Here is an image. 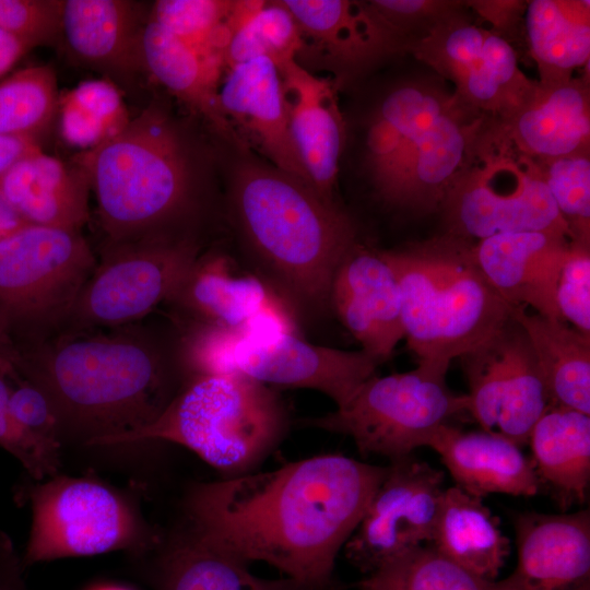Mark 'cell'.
I'll return each instance as SVG.
<instances>
[{
	"label": "cell",
	"instance_id": "1",
	"mask_svg": "<svg viewBox=\"0 0 590 590\" xmlns=\"http://www.w3.org/2000/svg\"><path fill=\"white\" fill-rule=\"evenodd\" d=\"M387 471L388 465L321 455L199 483L187 497L188 522L243 562L267 563L322 590L333 582L335 558Z\"/></svg>",
	"mask_w": 590,
	"mask_h": 590
},
{
	"label": "cell",
	"instance_id": "2",
	"mask_svg": "<svg viewBox=\"0 0 590 590\" xmlns=\"http://www.w3.org/2000/svg\"><path fill=\"white\" fill-rule=\"evenodd\" d=\"M8 359L48 397L62 444L111 446L154 422L185 382L177 343L138 322L62 329L12 345Z\"/></svg>",
	"mask_w": 590,
	"mask_h": 590
},
{
	"label": "cell",
	"instance_id": "3",
	"mask_svg": "<svg viewBox=\"0 0 590 590\" xmlns=\"http://www.w3.org/2000/svg\"><path fill=\"white\" fill-rule=\"evenodd\" d=\"M489 121L437 80L398 83L367 122L365 166L377 196L412 214L440 212L481 160Z\"/></svg>",
	"mask_w": 590,
	"mask_h": 590
},
{
	"label": "cell",
	"instance_id": "4",
	"mask_svg": "<svg viewBox=\"0 0 590 590\" xmlns=\"http://www.w3.org/2000/svg\"><path fill=\"white\" fill-rule=\"evenodd\" d=\"M231 201L262 278L296 310H324L334 273L356 244L350 216L299 179L252 162L235 168Z\"/></svg>",
	"mask_w": 590,
	"mask_h": 590
},
{
	"label": "cell",
	"instance_id": "5",
	"mask_svg": "<svg viewBox=\"0 0 590 590\" xmlns=\"http://www.w3.org/2000/svg\"><path fill=\"white\" fill-rule=\"evenodd\" d=\"M469 241L442 234L381 250L401 295L404 339L418 363L449 368L512 316L477 266Z\"/></svg>",
	"mask_w": 590,
	"mask_h": 590
},
{
	"label": "cell",
	"instance_id": "6",
	"mask_svg": "<svg viewBox=\"0 0 590 590\" xmlns=\"http://www.w3.org/2000/svg\"><path fill=\"white\" fill-rule=\"evenodd\" d=\"M93 188L108 246L163 236L191 197L184 143L167 116L145 109L79 158Z\"/></svg>",
	"mask_w": 590,
	"mask_h": 590
},
{
	"label": "cell",
	"instance_id": "7",
	"mask_svg": "<svg viewBox=\"0 0 590 590\" xmlns=\"http://www.w3.org/2000/svg\"><path fill=\"white\" fill-rule=\"evenodd\" d=\"M286 428L284 403L269 386L240 374L204 375L187 378L154 422L111 446L174 442L232 477L249 473Z\"/></svg>",
	"mask_w": 590,
	"mask_h": 590
},
{
	"label": "cell",
	"instance_id": "8",
	"mask_svg": "<svg viewBox=\"0 0 590 590\" xmlns=\"http://www.w3.org/2000/svg\"><path fill=\"white\" fill-rule=\"evenodd\" d=\"M20 498L32 512L21 556L24 569L38 563L114 551H126L139 558L162 538L145 520L134 497L98 480L59 473L25 484Z\"/></svg>",
	"mask_w": 590,
	"mask_h": 590
},
{
	"label": "cell",
	"instance_id": "9",
	"mask_svg": "<svg viewBox=\"0 0 590 590\" xmlns=\"http://www.w3.org/2000/svg\"><path fill=\"white\" fill-rule=\"evenodd\" d=\"M95 256L80 234L22 223L0 238V327L13 346L62 328Z\"/></svg>",
	"mask_w": 590,
	"mask_h": 590
},
{
	"label": "cell",
	"instance_id": "10",
	"mask_svg": "<svg viewBox=\"0 0 590 590\" xmlns=\"http://www.w3.org/2000/svg\"><path fill=\"white\" fill-rule=\"evenodd\" d=\"M448 368L418 363L415 369L366 380L342 406L307 425L351 437L363 455L396 461L426 447L433 434L463 413L467 393L447 385Z\"/></svg>",
	"mask_w": 590,
	"mask_h": 590
},
{
	"label": "cell",
	"instance_id": "11",
	"mask_svg": "<svg viewBox=\"0 0 590 590\" xmlns=\"http://www.w3.org/2000/svg\"><path fill=\"white\" fill-rule=\"evenodd\" d=\"M199 251L193 239L169 235L107 246L60 330L139 322L168 303Z\"/></svg>",
	"mask_w": 590,
	"mask_h": 590
},
{
	"label": "cell",
	"instance_id": "12",
	"mask_svg": "<svg viewBox=\"0 0 590 590\" xmlns=\"http://www.w3.org/2000/svg\"><path fill=\"white\" fill-rule=\"evenodd\" d=\"M445 234L471 244L506 233L569 229L533 163L485 153L445 200Z\"/></svg>",
	"mask_w": 590,
	"mask_h": 590
},
{
	"label": "cell",
	"instance_id": "13",
	"mask_svg": "<svg viewBox=\"0 0 590 590\" xmlns=\"http://www.w3.org/2000/svg\"><path fill=\"white\" fill-rule=\"evenodd\" d=\"M463 5L438 22L409 52L455 84V95L494 121L510 117L536 83L521 71L510 42L471 22Z\"/></svg>",
	"mask_w": 590,
	"mask_h": 590
},
{
	"label": "cell",
	"instance_id": "14",
	"mask_svg": "<svg viewBox=\"0 0 590 590\" xmlns=\"http://www.w3.org/2000/svg\"><path fill=\"white\" fill-rule=\"evenodd\" d=\"M469 386V414L486 432L519 447L552 405L530 340L514 316L459 357Z\"/></svg>",
	"mask_w": 590,
	"mask_h": 590
},
{
	"label": "cell",
	"instance_id": "15",
	"mask_svg": "<svg viewBox=\"0 0 590 590\" xmlns=\"http://www.w3.org/2000/svg\"><path fill=\"white\" fill-rule=\"evenodd\" d=\"M390 462L343 547L365 575L430 542L445 491L444 473L429 463L412 455Z\"/></svg>",
	"mask_w": 590,
	"mask_h": 590
},
{
	"label": "cell",
	"instance_id": "16",
	"mask_svg": "<svg viewBox=\"0 0 590 590\" xmlns=\"http://www.w3.org/2000/svg\"><path fill=\"white\" fill-rule=\"evenodd\" d=\"M590 144V93L586 78L541 84L510 117L492 120L488 152L530 161L587 154Z\"/></svg>",
	"mask_w": 590,
	"mask_h": 590
},
{
	"label": "cell",
	"instance_id": "17",
	"mask_svg": "<svg viewBox=\"0 0 590 590\" xmlns=\"http://www.w3.org/2000/svg\"><path fill=\"white\" fill-rule=\"evenodd\" d=\"M379 364L363 350L315 345L298 334L267 342H250L243 338L234 358L236 374L267 386L320 391L337 408L345 404L366 380L376 375Z\"/></svg>",
	"mask_w": 590,
	"mask_h": 590
},
{
	"label": "cell",
	"instance_id": "18",
	"mask_svg": "<svg viewBox=\"0 0 590 590\" xmlns=\"http://www.w3.org/2000/svg\"><path fill=\"white\" fill-rule=\"evenodd\" d=\"M330 304L363 351L380 364L404 339L397 275L381 250L357 243L339 264Z\"/></svg>",
	"mask_w": 590,
	"mask_h": 590
},
{
	"label": "cell",
	"instance_id": "19",
	"mask_svg": "<svg viewBox=\"0 0 590 590\" xmlns=\"http://www.w3.org/2000/svg\"><path fill=\"white\" fill-rule=\"evenodd\" d=\"M217 94L223 114L247 146L312 189L292 140L279 68L268 58L239 63L225 72Z\"/></svg>",
	"mask_w": 590,
	"mask_h": 590
},
{
	"label": "cell",
	"instance_id": "20",
	"mask_svg": "<svg viewBox=\"0 0 590 590\" xmlns=\"http://www.w3.org/2000/svg\"><path fill=\"white\" fill-rule=\"evenodd\" d=\"M570 245L565 233L535 231L495 235L474 243L472 250L481 271L505 302L563 320L556 287Z\"/></svg>",
	"mask_w": 590,
	"mask_h": 590
},
{
	"label": "cell",
	"instance_id": "21",
	"mask_svg": "<svg viewBox=\"0 0 590 590\" xmlns=\"http://www.w3.org/2000/svg\"><path fill=\"white\" fill-rule=\"evenodd\" d=\"M518 562L507 590H590V512L517 514Z\"/></svg>",
	"mask_w": 590,
	"mask_h": 590
},
{
	"label": "cell",
	"instance_id": "22",
	"mask_svg": "<svg viewBox=\"0 0 590 590\" xmlns=\"http://www.w3.org/2000/svg\"><path fill=\"white\" fill-rule=\"evenodd\" d=\"M290 131L312 189L334 203L333 189L345 140L335 84L297 60L279 67Z\"/></svg>",
	"mask_w": 590,
	"mask_h": 590
},
{
	"label": "cell",
	"instance_id": "23",
	"mask_svg": "<svg viewBox=\"0 0 590 590\" xmlns=\"http://www.w3.org/2000/svg\"><path fill=\"white\" fill-rule=\"evenodd\" d=\"M154 590H312L293 579H266L188 521L134 559Z\"/></svg>",
	"mask_w": 590,
	"mask_h": 590
},
{
	"label": "cell",
	"instance_id": "24",
	"mask_svg": "<svg viewBox=\"0 0 590 590\" xmlns=\"http://www.w3.org/2000/svg\"><path fill=\"white\" fill-rule=\"evenodd\" d=\"M426 447L439 455L456 486L470 495L531 497L541 491L530 458L499 434L467 432L449 423L433 434Z\"/></svg>",
	"mask_w": 590,
	"mask_h": 590
},
{
	"label": "cell",
	"instance_id": "25",
	"mask_svg": "<svg viewBox=\"0 0 590 590\" xmlns=\"http://www.w3.org/2000/svg\"><path fill=\"white\" fill-rule=\"evenodd\" d=\"M281 295L266 279L240 272L226 255L210 252L196 259L168 300L180 324L241 328ZM286 299V298H285Z\"/></svg>",
	"mask_w": 590,
	"mask_h": 590
},
{
	"label": "cell",
	"instance_id": "26",
	"mask_svg": "<svg viewBox=\"0 0 590 590\" xmlns=\"http://www.w3.org/2000/svg\"><path fill=\"white\" fill-rule=\"evenodd\" d=\"M281 2L299 28L302 52L305 48L315 49L341 71L358 72L388 55L400 52L390 33L368 11L364 1Z\"/></svg>",
	"mask_w": 590,
	"mask_h": 590
},
{
	"label": "cell",
	"instance_id": "27",
	"mask_svg": "<svg viewBox=\"0 0 590 590\" xmlns=\"http://www.w3.org/2000/svg\"><path fill=\"white\" fill-rule=\"evenodd\" d=\"M88 180L40 150L0 179V198L24 223L80 231L88 220Z\"/></svg>",
	"mask_w": 590,
	"mask_h": 590
},
{
	"label": "cell",
	"instance_id": "28",
	"mask_svg": "<svg viewBox=\"0 0 590 590\" xmlns=\"http://www.w3.org/2000/svg\"><path fill=\"white\" fill-rule=\"evenodd\" d=\"M140 57L152 76L201 115L240 151L248 146L222 111L217 82L223 69L192 47L149 21L140 36Z\"/></svg>",
	"mask_w": 590,
	"mask_h": 590
},
{
	"label": "cell",
	"instance_id": "29",
	"mask_svg": "<svg viewBox=\"0 0 590 590\" xmlns=\"http://www.w3.org/2000/svg\"><path fill=\"white\" fill-rule=\"evenodd\" d=\"M528 445L540 488L563 510L582 505L590 483V416L551 405L532 427Z\"/></svg>",
	"mask_w": 590,
	"mask_h": 590
},
{
	"label": "cell",
	"instance_id": "30",
	"mask_svg": "<svg viewBox=\"0 0 590 590\" xmlns=\"http://www.w3.org/2000/svg\"><path fill=\"white\" fill-rule=\"evenodd\" d=\"M440 554L487 580H495L510 552L499 520L482 498L458 486L445 488L430 542Z\"/></svg>",
	"mask_w": 590,
	"mask_h": 590
},
{
	"label": "cell",
	"instance_id": "31",
	"mask_svg": "<svg viewBox=\"0 0 590 590\" xmlns=\"http://www.w3.org/2000/svg\"><path fill=\"white\" fill-rule=\"evenodd\" d=\"M512 316L530 340L552 405L590 415V334L523 307Z\"/></svg>",
	"mask_w": 590,
	"mask_h": 590
},
{
	"label": "cell",
	"instance_id": "32",
	"mask_svg": "<svg viewBox=\"0 0 590 590\" xmlns=\"http://www.w3.org/2000/svg\"><path fill=\"white\" fill-rule=\"evenodd\" d=\"M60 32L73 55L85 62L117 70L141 66L142 31L129 1H62Z\"/></svg>",
	"mask_w": 590,
	"mask_h": 590
},
{
	"label": "cell",
	"instance_id": "33",
	"mask_svg": "<svg viewBox=\"0 0 590 590\" xmlns=\"http://www.w3.org/2000/svg\"><path fill=\"white\" fill-rule=\"evenodd\" d=\"M524 32L541 84L571 80L590 60V1L526 2Z\"/></svg>",
	"mask_w": 590,
	"mask_h": 590
},
{
	"label": "cell",
	"instance_id": "34",
	"mask_svg": "<svg viewBox=\"0 0 590 590\" xmlns=\"http://www.w3.org/2000/svg\"><path fill=\"white\" fill-rule=\"evenodd\" d=\"M225 26L224 72L257 58H268L279 68L297 60L303 50L299 28L281 0H233Z\"/></svg>",
	"mask_w": 590,
	"mask_h": 590
},
{
	"label": "cell",
	"instance_id": "35",
	"mask_svg": "<svg viewBox=\"0 0 590 590\" xmlns=\"http://www.w3.org/2000/svg\"><path fill=\"white\" fill-rule=\"evenodd\" d=\"M358 590H507L503 580H487L421 545L366 575Z\"/></svg>",
	"mask_w": 590,
	"mask_h": 590
},
{
	"label": "cell",
	"instance_id": "36",
	"mask_svg": "<svg viewBox=\"0 0 590 590\" xmlns=\"http://www.w3.org/2000/svg\"><path fill=\"white\" fill-rule=\"evenodd\" d=\"M56 107L54 70L48 66L19 70L0 83V134L35 140Z\"/></svg>",
	"mask_w": 590,
	"mask_h": 590
},
{
	"label": "cell",
	"instance_id": "37",
	"mask_svg": "<svg viewBox=\"0 0 590 590\" xmlns=\"http://www.w3.org/2000/svg\"><path fill=\"white\" fill-rule=\"evenodd\" d=\"M233 0H160L152 11V22L223 68L228 42L226 19Z\"/></svg>",
	"mask_w": 590,
	"mask_h": 590
},
{
	"label": "cell",
	"instance_id": "38",
	"mask_svg": "<svg viewBox=\"0 0 590 590\" xmlns=\"http://www.w3.org/2000/svg\"><path fill=\"white\" fill-rule=\"evenodd\" d=\"M531 162L565 221L571 241L590 245L589 153Z\"/></svg>",
	"mask_w": 590,
	"mask_h": 590
},
{
	"label": "cell",
	"instance_id": "39",
	"mask_svg": "<svg viewBox=\"0 0 590 590\" xmlns=\"http://www.w3.org/2000/svg\"><path fill=\"white\" fill-rule=\"evenodd\" d=\"M10 363V362H9ZM11 415L25 436L55 465L63 446L57 415L45 392L9 366Z\"/></svg>",
	"mask_w": 590,
	"mask_h": 590
},
{
	"label": "cell",
	"instance_id": "40",
	"mask_svg": "<svg viewBox=\"0 0 590 590\" xmlns=\"http://www.w3.org/2000/svg\"><path fill=\"white\" fill-rule=\"evenodd\" d=\"M364 3L393 37L400 51L408 52L438 22L463 5L461 1L436 0H371Z\"/></svg>",
	"mask_w": 590,
	"mask_h": 590
},
{
	"label": "cell",
	"instance_id": "41",
	"mask_svg": "<svg viewBox=\"0 0 590 590\" xmlns=\"http://www.w3.org/2000/svg\"><path fill=\"white\" fill-rule=\"evenodd\" d=\"M590 245L571 241L556 287L560 318L590 334Z\"/></svg>",
	"mask_w": 590,
	"mask_h": 590
},
{
	"label": "cell",
	"instance_id": "42",
	"mask_svg": "<svg viewBox=\"0 0 590 590\" xmlns=\"http://www.w3.org/2000/svg\"><path fill=\"white\" fill-rule=\"evenodd\" d=\"M62 1L0 0V30L33 48L60 33Z\"/></svg>",
	"mask_w": 590,
	"mask_h": 590
},
{
	"label": "cell",
	"instance_id": "43",
	"mask_svg": "<svg viewBox=\"0 0 590 590\" xmlns=\"http://www.w3.org/2000/svg\"><path fill=\"white\" fill-rule=\"evenodd\" d=\"M9 366L7 354L0 355V447L22 464L32 480L43 481L52 477L60 473V468L39 451L11 415Z\"/></svg>",
	"mask_w": 590,
	"mask_h": 590
},
{
	"label": "cell",
	"instance_id": "44",
	"mask_svg": "<svg viewBox=\"0 0 590 590\" xmlns=\"http://www.w3.org/2000/svg\"><path fill=\"white\" fill-rule=\"evenodd\" d=\"M467 3L493 25V33L506 40L523 20L526 9L523 1H469Z\"/></svg>",
	"mask_w": 590,
	"mask_h": 590
},
{
	"label": "cell",
	"instance_id": "45",
	"mask_svg": "<svg viewBox=\"0 0 590 590\" xmlns=\"http://www.w3.org/2000/svg\"><path fill=\"white\" fill-rule=\"evenodd\" d=\"M23 571L21 556L13 542L0 532V590H28Z\"/></svg>",
	"mask_w": 590,
	"mask_h": 590
},
{
	"label": "cell",
	"instance_id": "46",
	"mask_svg": "<svg viewBox=\"0 0 590 590\" xmlns=\"http://www.w3.org/2000/svg\"><path fill=\"white\" fill-rule=\"evenodd\" d=\"M39 150L36 140L0 134V179L20 160Z\"/></svg>",
	"mask_w": 590,
	"mask_h": 590
},
{
	"label": "cell",
	"instance_id": "47",
	"mask_svg": "<svg viewBox=\"0 0 590 590\" xmlns=\"http://www.w3.org/2000/svg\"><path fill=\"white\" fill-rule=\"evenodd\" d=\"M32 48L26 42L0 30V75Z\"/></svg>",
	"mask_w": 590,
	"mask_h": 590
},
{
	"label": "cell",
	"instance_id": "48",
	"mask_svg": "<svg viewBox=\"0 0 590 590\" xmlns=\"http://www.w3.org/2000/svg\"><path fill=\"white\" fill-rule=\"evenodd\" d=\"M11 345V341L0 327V355H4L9 351Z\"/></svg>",
	"mask_w": 590,
	"mask_h": 590
},
{
	"label": "cell",
	"instance_id": "49",
	"mask_svg": "<svg viewBox=\"0 0 590 590\" xmlns=\"http://www.w3.org/2000/svg\"><path fill=\"white\" fill-rule=\"evenodd\" d=\"M88 590H132V589L122 585H117V583H103V585H97Z\"/></svg>",
	"mask_w": 590,
	"mask_h": 590
},
{
	"label": "cell",
	"instance_id": "50",
	"mask_svg": "<svg viewBox=\"0 0 590 590\" xmlns=\"http://www.w3.org/2000/svg\"><path fill=\"white\" fill-rule=\"evenodd\" d=\"M322 590H339V586L335 582H332L331 585H329Z\"/></svg>",
	"mask_w": 590,
	"mask_h": 590
}]
</instances>
